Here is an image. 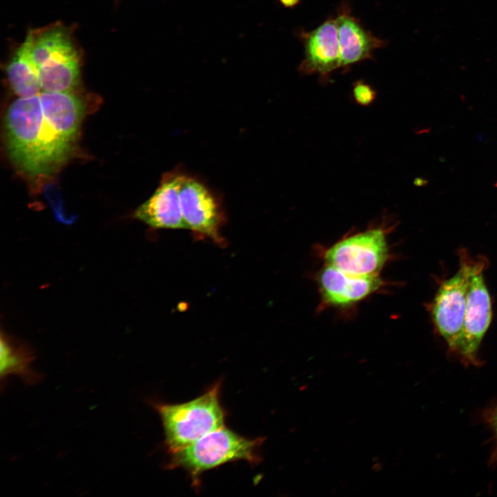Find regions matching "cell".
Instances as JSON below:
<instances>
[{"label": "cell", "instance_id": "17", "mask_svg": "<svg viewBox=\"0 0 497 497\" xmlns=\"http://www.w3.org/2000/svg\"><path fill=\"white\" fill-rule=\"evenodd\" d=\"M282 6L287 8H293L298 6L302 0H278Z\"/></svg>", "mask_w": 497, "mask_h": 497}, {"label": "cell", "instance_id": "15", "mask_svg": "<svg viewBox=\"0 0 497 497\" xmlns=\"http://www.w3.org/2000/svg\"><path fill=\"white\" fill-rule=\"evenodd\" d=\"M352 94L356 104L362 106L371 105L377 95L376 90L363 80H358L353 83Z\"/></svg>", "mask_w": 497, "mask_h": 497}, {"label": "cell", "instance_id": "3", "mask_svg": "<svg viewBox=\"0 0 497 497\" xmlns=\"http://www.w3.org/2000/svg\"><path fill=\"white\" fill-rule=\"evenodd\" d=\"M264 440L263 438H245L223 426L191 445L170 453L167 467L184 469L193 485L198 486L199 477L204 472L222 465L237 460L251 464L259 462L258 449Z\"/></svg>", "mask_w": 497, "mask_h": 497}, {"label": "cell", "instance_id": "5", "mask_svg": "<svg viewBox=\"0 0 497 497\" xmlns=\"http://www.w3.org/2000/svg\"><path fill=\"white\" fill-rule=\"evenodd\" d=\"M488 264L483 255L470 257L463 329L456 353L467 364H480L478 350L492 319L491 299L484 279Z\"/></svg>", "mask_w": 497, "mask_h": 497}, {"label": "cell", "instance_id": "9", "mask_svg": "<svg viewBox=\"0 0 497 497\" xmlns=\"http://www.w3.org/2000/svg\"><path fill=\"white\" fill-rule=\"evenodd\" d=\"M322 302L333 307H348L377 291L382 281L379 275H354L327 264L317 275Z\"/></svg>", "mask_w": 497, "mask_h": 497}, {"label": "cell", "instance_id": "4", "mask_svg": "<svg viewBox=\"0 0 497 497\" xmlns=\"http://www.w3.org/2000/svg\"><path fill=\"white\" fill-rule=\"evenodd\" d=\"M458 257L459 269L440 282L429 307L436 331L452 354L457 353L463 329L471 255L461 248Z\"/></svg>", "mask_w": 497, "mask_h": 497}, {"label": "cell", "instance_id": "8", "mask_svg": "<svg viewBox=\"0 0 497 497\" xmlns=\"http://www.w3.org/2000/svg\"><path fill=\"white\" fill-rule=\"evenodd\" d=\"M184 175L177 170L165 173L153 194L136 209L135 217L156 228L187 229L179 200Z\"/></svg>", "mask_w": 497, "mask_h": 497}, {"label": "cell", "instance_id": "13", "mask_svg": "<svg viewBox=\"0 0 497 497\" xmlns=\"http://www.w3.org/2000/svg\"><path fill=\"white\" fill-rule=\"evenodd\" d=\"M34 360V353L30 348L1 335L0 367L1 384L10 376H18L29 386L40 383L43 375L31 367Z\"/></svg>", "mask_w": 497, "mask_h": 497}, {"label": "cell", "instance_id": "7", "mask_svg": "<svg viewBox=\"0 0 497 497\" xmlns=\"http://www.w3.org/2000/svg\"><path fill=\"white\" fill-rule=\"evenodd\" d=\"M179 200L187 229L215 243H223L220 230L225 222L224 212L220 199L203 182L184 174Z\"/></svg>", "mask_w": 497, "mask_h": 497}, {"label": "cell", "instance_id": "12", "mask_svg": "<svg viewBox=\"0 0 497 497\" xmlns=\"http://www.w3.org/2000/svg\"><path fill=\"white\" fill-rule=\"evenodd\" d=\"M335 19L341 68L372 59L376 50L386 46V41L366 30L360 21L347 10H342Z\"/></svg>", "mask_w": 497, "mask_h": 497}, {"label": "cell", "instance_id": "10", "mask_svg": "<svg viewBox=\"0 0 497 497\" xmlns=\"http://www.w3.org/2000/svg\"><path fill=\"white\" fill-rule=\"evenodd\" d=\"M304 59L298 70L305 75L327 79L341 68L340 50L335 18H329L315 29L303 32Z\"/></svg>", "mask_w": 497, "mask_h": 497}, {"label": "cell", "instance_id": "2", "mask_svg": "<svg viewBox=\"0 0 497 497\" xmlns=\"http://www.w3.org/2000/svg\"><path fill=\"white\" fill-rule=\"evenodd\" d=\"M221 382L201 396L178 404L153 402L170 453L180 450L207 433L224 426L226 412L220 403Z\"/></svg>", "mask_w": 497, "mask_h": 497}, {"label": "cell", "instance_id": "1", "mask_svg": "<svg viewBox=\"0 0 497 497\" xmlns=\"http://www.w3.org/2000/svg\"><path fill=\"white\" fill-rule=\"evenodd\" d=\"M84 113L83 102L70 92L19 97L5 118L10 159L29 175L52 173L72 154Z\"/></svg>", "mask_w": 497, "mask_h": 497}, {"label": "cell", "instance_id": "6", "mask_svg": "<svg viewBox=\"0 0 497 497\" xmlns=\"http://www.w3.org/2000/svg\"><path fill=\"white\" fill-rule=\"evenodd\" d=\"M387 231L371 226L344 237L328 248L324 260L329 264L354 275H378L389 258Z\"/></svg>", "mask_w": 497, "mask_h": 497}, {"label": "cell", "instance_id": "14", "mask_svg": "<svg viewBox=\"0 0 497 497\" xmlns=\"http://www.w3.org/2000/svg\"><path fill=\"white\" fill-rule=\"evenodd\" d=\"M10 85L19 97L35 96L41 91L37 68L21 45L6 66Z\"/></svg>", "mask_w": 497, "mask_h": 497}, {"label": "cell", "instance_id": "11", "mask_svg": "<svg viewBox=\"0 0 497 497\" xmlns=\"http://www.w3.org/2000/svg\"><path fill=\"white\" fill-rule=\"evenodd\" d=\"M21 45L37 70L80 59L72 32L60 23L30 30Z\"/></svg>", "mask_w": 497, "mask_h": 497}, {"label": "cell", "instance_id": "16", "mask_svg": "<svg viewBox=\"0 0 497 497\" xmlns=\"http://www.w3.org/2000/svg\"><path fill=\"white\" fill-rule=\"evenodd\" d=\"M485 420L490 426L494 434V448L490 457V464L497 462V406L485 411Z\"/></svg>", "mask_w": 497, "mask_h": 497}]
</instances>
